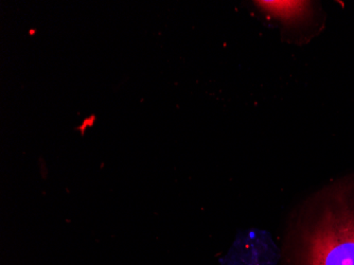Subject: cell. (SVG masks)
<instances>
[{
  "label": "cell",
  "mask_w": 354,
  "mask_h": 265,
  "mask_svg": "<svg viewBox=\"0 0 354 265\" xmlns=\"http://www.w3.org/2000/svg\"><path fill=\"white\" fill-rule=\"evenodd\" d=\"M304 229L306 265H354V188H339Z\"/></svg>",
  "instance_id": "cell-1"
}]
</instances>
